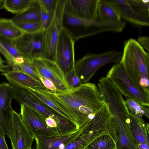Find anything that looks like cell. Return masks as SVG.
I'll list each match as a JSON object with an SVG mask.
<instances>
[{"label": "cell", "mask_w": 149, "mask_h": 149, "mask_svg": "<svg viewBox=\"0 0 149 149\" xmlns=\"http://www.w3.org/2000/svg\"><path fill=\"white\" fill-rule=\"evenodd\" d=\"M100 0H66L65 7L79 17L88 20L97 18L98 7Z\"/></svg>", "instance_id": "14"}, {"label": "cell", "mask_w": 149, "mask_h": 149, "mask_svg": "<svg viewBox=\"0 0 149 149\" xmlns=\"http://www.w3.org/2000/svg\"><path fill=\"white\" fill-rule=\"evenodd\" d=\"M28 149H32V148H31V147H29V148H28Z\"/></svg>", "instance_id": "39"}, {"label": "cell", "mask_w": 149, "mask_h": 149, "mask_svg": "<svg viewBox=\"0 0 149 149\" xmlns=\"http://www.w3.org/2000/svg\"><path fill=\"white\" fill-rule=\"evenodd\" d=\"M106 77L110 79L125 97L149 107V94L140 89L133 83L127 75L120 62L112 66Z\"/></svg>", "instance_id": "6"}, {"label": "cell", "mask_w": 149, "mask_h": 149, "mask_svg": "<svg viewBox=\"0 0 149 149\" xmlns=\"http://www.w3.org/2000/svg\"><path fill=\"white\" fill-rule=\"evenodd\" d=\"M20 106L22 120L34 138L37 136H60L56 128L47 126L43 116L36 109L25 104Z\"/></svg>", "instance_id": "8"}, {"label": "cell", "mask_w": 149, "mask_h": 149, "mask_svg": "<svg viewBox=\"0 0 149 149\" xmlns=\"http://www.w3.org/2000/svg\"><path fill=\"white\" fill-rule=\"evenodd\" d=\"M140 45L146 51L149 52V37L147 36H141L139 37L137 40Z\"/></svg>", "instance_id": "34"}, {"label": "cell", "mask_w": 149, "mask_h": 149, "mask_svg": "<svg viewBox=\"0 0 149 149\" xmlns=\"http://www.w3.org/2000/svg\"><path fill=\"white\" fill-rule=\"evenodd\" d=\"M3 0H0V9L3 8Z\"/></svg>", "instance_id": "38"}, {"label": "cell", "mask_w": 149, "mask_h": 149, "mask_svg": "<svg viewBox=\"0 0 149 149\" xmlns=\"http://www.w3.org/2000/svg\"><path fill=\"white\" fill-rule=\"evenodd\" d=\"M116 143L108 134L102 135L91 142L85 149H115Z\"/></svg>", "instance_id": "25"}, {"label": "cell", "mask_w": 149, "mask_h": 149, "mask_svg": "<svg viewBox=\"0 0 149 149\" xmlns=\"http://www.w3.org/2000/svg\"><path fill=\"white\" fill-rule=\"evenodd\" d=\"M13 99L20 104H25L34 108L45 119L51 118L56 121L57 129L60 136H68L79 130L74 122L63 117L38 99L26 87L12 85Z\"/></svg>", "instance_id": "4"}, {"label": "cell", "mask_w": 149, "mask_h": 149, "mask_svg": "<svg viewBox=\"0 0 149 149\" xmlns=\"http://www.w3.org/2000/svg\"><path fill=\"white\" fill-rule=\"evenodd\" d=\"M5 65L3 64V60L0 56V72H2L4 70L5 67Z\"/></svg>", "instance_id": "37"}, {"label": "cell", "mask_w": 149, "mask_h": 149, "mask_svg": "<svg viewBox=\"0 0 149 149\" xmlns=\"http://www.w3.org/2000/svg\"><path fill=\"white\" fill-rule=\"evenodd\" d=\"M120 63L127 76L137 87L149 94V54L137 40L124 43Z\"/></svg>", "instance_id": "2"}, {"label": "cell", "mask_w": 149, "mask_h": 149, "mask_svg": "<svg viewBox=\"0 0 149 149\" xmlns=\"http://www.w3.org/2000/svg\"><path fill=\"white\" fill-rule=\"evenodd\" d=\"M65 76L67 84L71 89L77 87L82 84L74 68L65 74Z\"/></svg>", "instance_id": "30"}, {"label": "cell", "mask_w": 149, "mask_h": 149, "mask_svg": "<svg viewBox=\"0 0 149 149\" xmlns=\"http://www.w3.org/2000/svg\"><path fill=\"white\" fill-rule=\"evenodd\" d=\"M115 149H117L116 148Z\"/></svg>", "instance_id": "40"}, {"label": "cell", "mask_w": 149, "mask_h": 149, "mask_svg": "<svg viewBox=\"0 0 149 149\" xmlns=\"http://www.w3.org/2000/svg\"><path fill=\"white\" fill-rule=\"evenodd\" d=\"M125 101L130 112L139 118H143V116L149 119V107L143 106L127 97H125Z\"/></svg>", "instance_id": "26"}, {"label": "cell", "mask_w": 149, "mask_h": 149, "mask_svg": "<svg viewBox=\"0 0 149 149\" xmlns=\"http://www.w3.org/2000/svg\"><path fill=\"white\" fill-rule=\"evenodd\" d=\"M123 52L110 50L103 53H88L75 62L74 68L82 84L89 83L97 71L106 65L120 62Z\"/></svg>", "instance_id": "5"}, {"label": "cell", "mask_w": 149, "mask_h": 149, "mask_svg": "<svg viewBox=\"0 0 149 149\" xmlns=\"http://www.w3.org/2000/svg\"><path fill=\"white\" fill-rule=\"evenodd\" d=\"M41 82L48 90L54 92H58V91L53 82L40 73L39 74Z\"/></svg>", "instance_id": "33"}, {"label": "cell", "mask_w": 149, "mask_h": 149, "mask_svg": "<svg viewBox=\"0 0 149 149\" xmlns=\"http://www.w3.org/2000/svg\"><path fill=\"white\" fill-rule=\"evenodd\" d=\"M11 19L14 22H40L41 9L37 0H34L30 7L22 13L16 15Z\"/></svg>", "instance_id": "22"}, {"label": "cell", "mask_w": 149, "mask_h": 149, "mask_svg": "<svg viewBox=\"0 0 149 149\" xmlns=\"http://www.w3.org/2000/svg\"><path fill=\"white\" fill-rule=\"evenodd\" d=\"M46 90L67 111L79 130L94 117L104 103L97 86L92 83L82 84L66 93Z\"/></svg>", "instance_id": "1"}, {"label": "cell", "mask_w": 149, "mask_h": 149, "mask_svg": "<svg viewBox=\"0 0 149 149\" xmlns=\"http://www.w3.org/2000/svg\"><path fill=\"white\" fill-rule=\"evenodd\" d=\"M97 19L112 22H118L122 20L116 11L102 0H100L98 7Z\"/></svg>", "instance_id": "23"}, {"label": "cell", "mask_w": 149, "mask_h": 149, "mask_svg": "<svg viewBox=\"0 0 149 149\" xmlns=\"http://www.w3.org/2000/svg\"><path fill=\"white\" fill-rule=\"evenodd\" d=\"M10 139L12 149H28L31 147L34 137L23 123L20 114L12 113Z\"/></svg>", "instance_id": "12"}, {"label": "cell", "mask_w": 149, "mask_h": 149, "mask_svg": "<svg viewBox=\"0 0 149 149\" xmlns=\"http://www.w3.org/2000/svg\"><path fill=\"white\" fill-rule=\"evenodd\" d=\"M14 22L15 25L24 33H37L44 31L41 22Z\"/></svg>", "instance_id": "28"}, {"label": "cell", "mask_w": 149, "mask_h": 149, "mask_svg": "<svg viewBox=\"0 0 149 149\" xmlns=\"http://www.w3.org/2000/svg\"><path fill=\"white\" fill-rule=\"evenodd\" d=\"M129 120L131 130L138 144L144 142L146 138L149 137V124L130 112Z\"/></svg>", "instance_id": "19"}, {"label": "cell", "mask_w": 149, "mask_h": 149, "mask_svg": "<svg viewBox=\"0 0 149 149\" xmlns=\"http://www.w3.org/2000/svg\"><path fill=\"white\" fill-rule=\"evenodd\" d=\"M33 62L42 75L53 82L58 92L71 91V88L66 81L64 74L56 62L40 57L34 59Z\"/></svg>", "instance_id": "11"}, {"label": "cell", "mask_w": 149, "mask_h": 149, "mask_svg": "<svg viewBox=\"0 0 149 149\" xmlns=\"http://www.w3.org/2000/svg\"><path fill=\"white\" fill-rule=\"evenodd\" d=\"M17 65L19 69L36 80L41 82L38 71L33 64V61L25 59L23 62Z\"/></svg>", "instance_id": "29"}, {"label": "cell", "mask_w": 149, "mask_h": 149, "mask_svg": "<svg viewBox=\"0 0 149 149\" xmlns=\"http://www.w3.org/2000/svg\"><path fill=\"white\" fill-rule=\"evenodd\" d=\"M75 42L70 33L62 27L56 49V62L64 75L74 68Z\"/></svg>", "instance_id": "9"}, {"label": "cell", "mask_w": 149, "mask_h": 149, "mask_svg": "<svg viewBox=\"0 0 149 149\" xmlns=\"http://www.w3.org/2000/svg\"><path fill=\"white\" fill-rule=\"evenodd\" d=\"M66 1L56 0V7L53 17L50 25L43 32L42 58L55 62L56 49L62 28V17Z\"/></svg>", "instance_id": "7"}, {"label": "cell", "mask_w": 149, "mask_h": 149, "mask_svg": "<svg viewBox=\"0 0 149 149\" xmlns=\"http://www.w3.org/2000/svg\"><path fill=\"white\" fill-rule=\"evenodd\" d=\"M26 87L38 99L59 114L74 123L67 111L52 98L46 92V89Z\"/></svg>", "instance_id": "20"}, {"label": "cell", "mask_w": 149, "mask_h": 149, "mask_svg": "<svg viewBox=\"0 0 149 149\" xmlns=\"http://www.w3.org/2000/svg\"><path fill=\"white\" fill-rule=\"evenodd\" d=\"M24 33L14 23L11 19L0 18V36L13 40Z\"/></svg>", "instance_id": "21"}, {"label": "cell", "mask_w": 149, "mask_h": 149, "mask_svg": "<svg viewBox=\"0 0 149 149\" xmlns=\"http://www.w3.org/2000/svg\"><path fill=\"white\" fill-rule=\"evenodd\" d=\"M0 149H9L5 139V135L0 130Z\"/></svg>", "instance_id": "35"}, {"label": "cell", "mask_w": 149, "mask_h": 149, "mask_svg": "<svg viewBox=\"0 0 149 149\" xmlns=\"http://www.w3.org/2000/svg\"><path fill=\"white\" fill-rule=\"evenodd\" d=\"M79 130L68 136H36L34 138L36 149H57L62 144L67 143L75 138L78 134Z\"/></svg>", "instance_id": "17"}, {"label": "cell", "mask_w": 149, "mask_h": 149, "mask_svg": "<svg viewBox=\"0 0 149 149\" xmlns=\"http://www.w3.org/2000/svg\"><path fill=\"white\" fill-rule=\"evenodd\" d=\"M62 25L76 42L82 38L106 32L120 33L125 28L126 23L122 20L112 22L84 19L73 14L65 6Z\"/></svg>", "instance_id": "3"}, {"label": "cell", "mask_w": 149, "mask_h": 149, "mask_svg": "<svg viewBox=\"0 0 149 149\" xmlns=\"http://www.w3.org/2000/svg\"><path fill=\"white\" fill-rule=\"evenodd\" d=\"M41 19L40 22L44 30L46 29L50 25L52 18L48 13L40 6Z\"/></svg>", "instance_id": "32"}, {"label": "cell", "mask_w": 149, "mask_h": 149, "mask_svg": "<svg viewBox=\"0 0 149 149\" xmlns=\"http://www.w3.org/2000/svg\"><path fill=\"white\" fill-rule=\"evenodd\" d=\"M34 0H4L3 8L12 13H22L31 6Z\"/></svg>", "instance_id": "24"}, {"label": "cell", "mask_w": 149, "mask_h": 149, "mask_svg": "<svg viewBox=\"0 0 149 149\" xmlns=\"http://www.w3.org/2000/svg\"><path fill=\"white\" fill-rule=\"evenodd\" d=\"M13 99L12 85L5 82L0 84V130L10 138Z\"/></svg>", "instance_id": "13"}, {"label": "cell", "mask_w": 149, "mask_h": 149, "mask_svg": "<svg viewBox=\"0 0 149 149\" xmlns=\"http://www.w3.org/2000/svg\"><path fill=\"white\" fill-rule=\"evenodd\" d=\"M2 74L12 86L47 89L42 83L19 69L17 65H6Z\"/></svg>", "instance_id": "15"}, {"label": "cell", "mask_w": 149, "mask_h": 149, "mask_svg": "<svg viewBox=\"0 0 149 149\" xmlns=\"http://www.w3.org/2000/svg\"><path fill=\"white\" fill-rule=\"evenodd\" d=\"M0 53L4 56L8 65L14 66L24 61L12 40L0 36Z\"/></svg>", "instance_id": "18"}, {"label": "cell", "mask_w": 149, "mask_h": 149, "mask_svg": "<svg viewBox=\"0 0 149 149\" xmlns=\"http://www.w3.org/2000/svg\"><path fill=\"white\" fill-rule=\"evenodd\" d=\"M102 0L114 8L121 18L131 24L138 26H149V19L134 11L129 5L127 0Z\"/></svg>", "instance_id": "16"}, {"label": "cell", "mask_w": 149, "mask_h": 149, "mask_svg": "<svg viewBox=\"0 0 149 149\" xmlns=\"http://www.w3.org/2000/svg\"><path fill=\"white\" fill-rule=\"evenodd\" d=\"M149 137H147L145 141L138 145L139 149H149Z\"/></svg>", "instance_id": "36"}, {"label": "cell", "mask_w": 149, "mask_h": 149, "mask_svg": "<svg viewBox=\"0 0 149 149\" xmlns=\"http://www.w3.org/2000/svg\"><path fill=\"white\" fill-rule=\"evenodd\" d=\"M40 6L53 18L56 7V0H37Z\"/></svg>", "instance_id": "31"}, {"label": "cell", "mask_w": 149, "mask_h": 149, "mask_svg": "<svg viewBox=\"0 0 149 149\" xmlns=\"http://www.w3.org/2000/svg\"><path fill=\"white\" fill-rule=\"evenodd\" d=\"M43 32L24 33L18 38L12 40L25 59L33 61L35 58L42 57Z\"/></svg>", "instance_id": "10"}, {"label": "cell", "mask_w": 149, "mask_h": 149, "mask_svg": "<svg viewBox=\"0 0 149 149\" xmlns=\"http://www.w3.org/2000/svg\"><path fill=\"white\" fill-rule=\"evenodd\" d=\"M132 8L144 18L149 19V0H127Z\"/></svg>", "instance_id": "27"}]
</instances>
